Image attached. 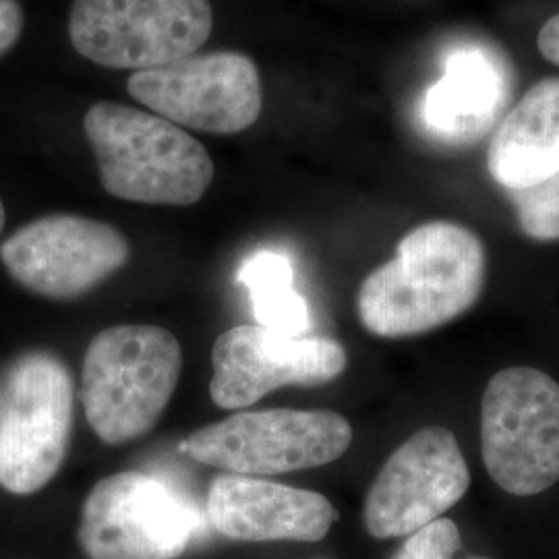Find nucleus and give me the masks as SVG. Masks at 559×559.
I'll use <instances>...</instances> for the list:
<instances>
[{
    "mask_svg": "<svg viewBox=\"0 0 559 559\" xmlns=\"http://www.w3.org/2000/svg\"><path fill=\"white\" fill-rule=\"evenodd\" d=\"M487 255L479 237L454 222L420 224L396 258L360 284V323L380 338H408L466 313L480 297Z\"/></svg>",
    "mask_w": 559,
    "mask_h": 559,
    "instance_id": "obj_1",
    "label": "nucleus"
},
{
    "mask_svg": "<svg viewBox=\"0 0 559 559\" xmlns=\"http://www.w3.org/2000/svg\"><path fill=\"white\" fill-rule=\"evenodd\" d=\"M83 127L102 187L119 200L185 207L198 203L214 180L203 143L154 112L98 102Z\"/></svg>",
    "mask_w": 559,
    "mask_h": 559,
    "instance_id": "obj_2",
    "label": "nucleus"
},
{
    "mask_svg": "<svg viewBox=\"0 0 559 559\" xmlns=\"http://www.w3.org/2000/svg\"><path fill=\"white\" fill-rule=\"evenodd\" d=\"M182 369L179 340L156 325H115L92 340L81 373L85 419L104 443L138 440L160 420Z\"/></svg>",
    "mask_w": 559,
    "mask_h": 559,
    "instance_id": "obj_3",
    "label": "nucleus"
},
{
    "mask_svg": "<svg viewBox=\"0 0 559 559\" xmlns=\"http://www.w3.org/2000/svg\"><path fill=\"white\" fill-rule=\"evenodd\" d=\"M480 450L489 477L528 498L559 483V383L535 367L496 373L480 402Z\"/></svg>",
    "mask_w": 559,
    "mask_h": 559,
    "instance_id": "obj_4",
    "label": "nucleus"
},
{
    "mask_svg": "<svg viewBox=\"0 0 559 559\" xmlns=\"http://www.w3.org/2000/svg\"><path fill=\"white\" fill-rule=\"evenodd\" d=\"M73 429V381L44 350L21 355L0 394V487L32 496L57 477Z\"/></svg>",
    "mask_w": 559,
    "mask_h": 559,
    "instance_id": "obj_5",
    "label": "nucleus"
},
{
    "mask_svg": "<svg viewBox=\"0 0 559 559\" xmlns=\"http://www.w3.org/2000/svg\"><path fill=\"white\" fill-rule=\"evenodd\" d=\"M353 427L338 413L274 408L212 423L180 441L179 450L235 475H282L338 460Z\"/></svg>",
    "mask_w": 559,
    "mask_h": 559,
    "instance_id": "obj_6",
    "label": "nucleus"
},
{
    "mask_svg": "<svg viewBox=\"0 0 559 559\" xmlns=\"http://www.w3.org/2000/svg\"><path fill=\"white\" fill-rule=\"evenodd\" d=\"M214 27L210 0H73L69 38L102 67L154 69L191 57Z\"/></svg>",
    "mask_w": 559,
    "mask_h": 559,
    "instance_id": "obj_7",
    "label": "nucleus"
},
{
    "mask_svg": "<svg viewBox=\"0 0 559 559\" xmlns=\"http://www.w3.org/2000/svg\"><path fill=\"white\" fill-rule=\"evenodd\" d=\"M200 526L198 512L175 489L129 471L90 491L78 539L90 559H177Z\"/></svg>",
    "mask_w": 559,
    "mask_h": 559,
    "instance_id": "obj_8",
    "label": "nucleus"
},
{
    "mask_svg": "<svg viewBox=\"0 0 559 559\" xmlns=\"http://www.w3.org/2000/svg\"><path fill=\"white\" fill-rule=\"evenodd\" d=\"M127 90L154 115L203 133L235 135L260 119V69L240 52L191 55L135 71Z\"/></svg>",
    "mask_w": 559,
    "mask_h": 559,
    "instance_id": "obj_9",
    "label": "nucleus"
},
{
    "mask_svg": "<svg viewBox=\"0 0 559 559\" xmlns=\"http://www.w3.org/2000/svg\"><path fill=\"white\" fill-rule=\"evenodd\" d=\"M471 487V471L456 436L423 427L400 445L373 480L365 501V526L376 539L413 535L441 519Z\"/></svg>",
    "mask_w": 559,
    "mask_h": 559,
    "instance_id": "obj_10",
    "label": "nucleus"
},
{
    "mask_svg": "<svg viewBox=\"0 0 559 559\" xmlns=\"http://www.w3.org/2000/svg\"><path fill=\"white\" fill-rule=\"evenodd\" d=\"M131 247L106 222L55 214L29 222L0 247L7 272L48 299H78L117 274Z\"/></svg>",
    "mask_w": 559,
    "mask_h": 559,
    "instance_id": "obj_11",
    "label": "nucleus"
},
{
    "mask_svg": "<svg viewBox=\"0 0 559 559\" xmlns=\"http://www.w3.org/2000/svg\"><path fill=\"white\" fill-rule=\"evenodd\" d=\"M212 400L245 408L284 385H320L346 369V350L325 336H286L261 325H237L212 348Z\"/></svg>",
    "mask_w": 559,
    "mask_h": 559,
    "instance_id": "obj_12",
    "label": "nucleus"
},
{
    "mask_svg": "<svg viewBox=\"0 0 559 559\" xmlns=\"http://www.w3.org/2000/svg\"><path fill=\"white\" fill-rule=\"evenodd\" d=\"M207 519L226 539L316 543L330 533L338 514L316 491L228 473L210 487Z\"/></svg>",
    "mask_w": 559,
    "mask_h": 559,
    "instance_id": "obj_13",
    "label": "nucleus"
},
{
    "mask_svg": "<svg viewBox=\"0 0 559 559\" xmlns=\"http://www.w3.org/2000/svg\"><path fill=\"white\" fill-rule=\"evenodd\" d=\"M510 96L508 60L485 44H459L445 52L440 80L425 92L420 120L440 143L468 145L498 124Z\"/></svg>",
    "mask_w": 559,
    "mask_h": 559,
    "instance_id": "obj_14",
    "label": "nucleus"
},
{
    "mask_svg": "<svg viewBox=\"0 0 559 559\" xmlns=\"http://www.w3.org/2000/svg\"><path fill=\"white\" fill-rule=\"evenodd\" d=\"M491 177L508 191L528 189L559 170V78L535 83L503 117L487 154Z\"/></svg>",
    "mask_w": 559,
    "mask_h": 559,
    "instance_id": "obj_15",
    "label": "nucleus"
},
{
    "mask_svg": "<svg viewBox=\"0 0 559 559\" xmlns=\"http://www.w3.org/2000/svg\"><path fill=\"white\" fill-rule=\"evenodd\" d=\"M239 282L249 290L258 325L286 336H307L313 328L309 302L295 288L293 260L263 249L242 261Z\"/></svg>",
    "mask_w": 559,
    "mask_h": 559,
    "instance_id": "obj_16",
    "label": "nucleus"
},
{
    "mask_svg": "<svg viewBox=\"0 0 559 559\" xmlns=\"http://www.w3.org/2000/svg\"><path fill=\"white\" fill-rule=\"evenodd\" d=\"M510 198L526 237L559 240V170L528 189L510 191Z\"/></svg>",
    "mask_w": 559,
    "mask_h": 559,
    "instance_id": "obj_17",
    "label": "nucleus"
},
{
    "mask_svg": "<svg viewBox=\"0 0 559 559\" xmlns=\"http://www.w3.org/2000/svg\"><path fill=\"white\" fill-rule=\"evenodd\" d=\"M460 545L459 526L452 520L438 519L408 535L394 559H452Z\"/></svg>",
    "mask_w": 559,
    "mask_h": 559,
    "instance_id": "obj_18",
    "label": "nucleus"
},
{
    "mask_svg": "<svg viewBox=\"0 0 559 559\" xmlns=\"http://www.w3.org/2000/svg\"><path fill=\"white\" fill-rule=\"evenodd\" d=\"M23 32V11L17 0H0V55L11 50Z\"/></svg>",
    "mask_w": 559,
    "mask_h": 559,
    "instance_id": "obj_19",
    "label": "nucleus"
},
{
    "mask_svg": "<svg viewBox=\"0 0 559 559\" xmlns=\"http://www.w3.org/2000/svg\"><path fill=\"white\" fill-rule=\"evenodd\" d=\"M539 52L559 67V15L547 21L539 32Z\"/></svg>",
    "mask_w": 559,
    "mask_h": 559,
    "instance_id": "obj_20",
    "label": "nucleus"
},
{
    "mask_svg": "<svg viewBox=\"0 0 559 559\" xmlns=\"http://www.w3.org/2000/svg\"><path fill=\"white\" fill-rule=\"evenodd\" d=\"M4 218H7V214H4V205H2V200H0V233L4 228Z\"/></svg>",
    "mask_w": 559,
    "mask_h": 559,
    "instance_id": "obj_21",
    "label": "nucleus"
}]
</instances>
